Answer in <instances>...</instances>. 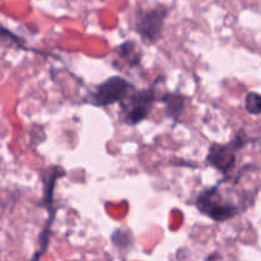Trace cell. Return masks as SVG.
<instances>
[{"label": "cell", "mask_w": 261, "mask_h": 261, "mask_svg": "<svg viewBox=\"0 0 261 261\" xmlns=\"http://www.w3.org/2000/svg\"><path fill=\"white\" fill-rule=\"evenodd\" d=\"M157 101L160 99L157 98L154 86L147 89H142V91L135 89L125 101L120 103V109H121L120 119L124 124L130 125V126L138 125L149 116L153 106Z\"/></svg>", "instance_id": "obj_2"}, {"label": "cell", "mask_w": 261, "mask_h": 261, "mask_svg": "<svg viewBox=\"0 0 261 261\" xmlns=\"http://www.w3.org/2000/svg\"><path fill=\"white\" fill-rule=\"evenodd\" d=\"M117 53L121 59L129 63L130 66H139L140 59H142V53L138 50V46L133 41H126L122 45L119 46Z\"/></svg>", "instance_id": "obj_7"}, {"label": "cell", "mask_w": 261, "mask_h": 261, "mask_svg": "<svg viewBox=\"0 0 261 261\" xmlns=\"http://www.w3.org/2000/svg\"><path fill=\"white\" fill-rule=\"evenodd\" d=\"M135 91V86L122 76H111L102 82L89 94L88 102L97 107H107L110 105L121 103Z\"/></svg>", "instance_id": "obj_3"}, {"label": "cell", "mask_w": 261, "mask_h": 261, "mask_svg": "<svg viewBox=\"0 0 261 261\" xmlns=\"http://www.w3.org/2000/svg\"><path fill=\"white\" fill-rule=\"evenodd\" d=\"M168 8L165 5L140 10L137 15L135 30L142 40L147 43H153L161 37L168 15Z\"/></svg>", "instance_id": "obj_5"}, {"label": "cell", "mask_w": 261, "mask_h": 261, "mask_svg": "<svg viewBox=\"0 0 261 261\" xmlns=\"http://www.w3.org/2000/svg\"><path fill=\"white\" fill-rule=\"evenodd\" d=\"M245 109L251 115L261 114V94L250 92L245 98Z\"/></svg>", "instance_id": "obj_8"}, {"label": "cell", "mask_w": 261, "mask_h": 261, "mask_svg": "<svg viewBox=\"0 0 261 261\" xmlns=\"http://www.w3.org/2000/svg\"><path fill=\"white\" fill-rule=\"evenodd\" d=\"M158 102L165 103V112L168 117L178 120L185 109L186 99L180 93H165Z\"/></svg>", "instance_id": "obj_6"}, {"label": "cell", "mask_w": 261, "mask_h": 261, "mask_svg": "<svg viewBox=\"0 0 261 261\" xmlns=\"http://www.w3.org/2000/svg\"><path fill=\"white\" fill-rule=\"evenodd\" d=\"M249 143L246 134L244 132H237L233 139L226 144L214 143L209 148L206 162L222 173H228L234 167L237 160V153L241 148Z\"/></svg>", "instance_id": "obj_4"}, {"label": "cell", "mask_w": 261, "mask_h": 261, "mask_svg": "<svg viewBox=\"0 0 261 261\" xmlns=\"http://www.w3.org/2000/svg\"><path fill=\"white\" fill-rule=\"evenodd\" d=\"M195 206L201 214L216 222L229 221L239 216L244 209L233 203V200L219 189V185L201 191L196 198Z\"/></svg>", "instance_id": "obj_1"}]
</instances>
